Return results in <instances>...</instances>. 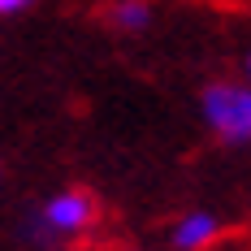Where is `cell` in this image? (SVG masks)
<instances>
[{"instance_id":"5b68a950","label":"cell","mask_w":251,"mask_h":251,"mask_svg":"<svg viewBox=\"0 0 251 251\" xmlns=\"http://www.w3.org/2000/svg\"><path fill=\"white\" fill-rule=\"evenodd\" d=\"M30 4H35V0H0V18H4V13H22Z\"/></svg>"},{"instance_id":"7a4b0ae2","label":"cell","mask_w":251,"mask_h":251,"mask_svg":"<svg viewBox=\"0 0 251 251\" xmlns=\"http://www.w3.org/2000/svg\"><path fill=\"white\" fill-rule=\"evenodd\" d=\"M91 221H96V200L87 191H56L39 208V217L26 226V238L30 243H65V238L82 234Z\"/></svg>"},{"instance_id":"6da1fadb","label":"cell","mask_w":251,"mask_h":251,"mask_svg":"<svg viewBox=\"0 0 251 251\" xmlns=\"http://www.w3.org/2000/svg\"><path fill=\"white\" fill-rule=\"evenodd\" d=\"M200 113L221 143H247L251 139V91L247 82H208L200 91Z\"/></svg>"},{"instance_id":"277c9868","label":"cell","mask_w":251,"mask_h":251,"mask_svg":"<svg viewBox=\"0 0 251 251\" xmlns=\"http://www.w3.org/2000/svg\"><path fill=\"white\" fill-rule=\"evenodd\" d=\"M108 22L117 30H148L151 26V4L148 0H117L108 9Z\"/></svg>"},{"instance_id":"3957f363","label":"cell","mask_w":251,"mask_h":251,"mask_svg":"<svg viewBox=\"0 0 251 251\" xmlns=\"http://www.w3.org/2000/svg\"><path fill=\"white\" fill-rule=\"evenodd\" d=\"M221 238V217L217 212H186L182 221L174 226V247L177 251H203V247H212Z\"/></svg>"}]
</instances>
